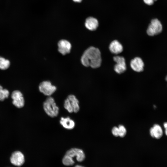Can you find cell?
<instances>
[{"label": "cell", "mask_w": 167, "mask_h": 167, "mask_svg": "<svg viewBox=\"0 0 167 167\" xmlns=\"http://www.w3.org/2000/svg\"><path fill=\"white\" fill-rule=\"evenodd\" d=\"M81 62L86 67L90 66L93 68L99 67L101 63L100 51L98 49L93 46L88 48L83 54Z\"/></svg>", "instance_id": "1"}, {"label": "cell", "mask_w": 167, "mask_h": 167, "mask_svg": "<svg viewBox=\"0 0 167 167\" xmlns=\"http://www.w3.org/2000/svg\"><path fill=\"white\" fill-rule=\"evenodd\" d=\"M43 108L45 113L49 117L54 118L58 116L59 108L55 99L52 96H48L43 102Z\"/></svg>", "instance_id": "2"}, {"label": "cell", "mask_w": 167, "mask_h": 167, "mask_svg": "<svg viewBox=\"0 0 167 167\" xmlns=\"http://www.w3.org/2000/svg\"><path fill=\"white\" fill-rule=\"evenodd\" d=\"M63 106L64 109L70 113H77L80 109L79 99L72 94L68 95L64 100Z\"/></svg>", "instance_id": "3"}, {"label": "cell", "mask_w": 167, "mask_h": 167, "mask_svg": "<svg viewBox=\"0 0 167 167\" xmlns=\"http://www.w3.org/2000/svg\"><path fill=\"white\" fill-rule=\"evenodd\" d=\"M38 88L41 93L47 97L51 96L57 90L56 87L48 81H44L41 83Z\"/></svg>", "instance_id": "4"}, {"label": "cell", "mask_w": 167, "mask_h": 167, "mask_svg": "<svg viewBox=\"0 0 167 167\" xmlns=\"http://www.w3.org/2000/svg\"><path fill=\"white\" fill-rule=\"evenodd\" d=\"M162 30V26L161 22L157 19L152 20L147 29L148 35L153 36L160 33Z\"/></svg>", "instance_id": "5"}, {"label": "cell", "mask_w": 167, "mask_h": 167, "mask_svg": "<svg viewBox=\"0 0 167 167\" xmlns=\"http://www.w3.org/2000/svg\"><path fill=\"white\" fill-rule=\"evenodd\" d=\"M65 154L73 158L75 157L76 160L79 162H82L85 158V155L84 151L78 148H71L67 150Z\"/></svg>", "instance_id": "6"}, {"label": "cell", "mask_w": 167, "mask_h": 167, "mask_svg": "<svg viewBox=\"0 0 167 167\" xmlns=\"http://www.w3.org/2000/svg\"><path fill=\"white\" fill-rule=\"evenodd\" d=\"M13 99V104L18 108L23 107L25 104V101L22 93L20 91L16 90L13 91L11 95Z\"/></svg>", "instance_id": "7"}, {"label": "cell", "mask_w": 167, "mask_h": 167, "mask_svg": "<svg viewBox=\"0 0 167 167\" xmlns=\"http://www.w3.org/2000/svg\"><path fill=\"white\" fill-rule=\"evenodd\" d=\"M113 59L116 63L114 66L115 71L118 74H121L125 72L126 70V65L124 58L116 56L113 57Z\"/></svg>", "instance_id": "8"}, {"label": "cell", "mask_w": 167, "mask_h": 167, "mask_svg": "<svg viewBox=\"0 0 167 167\" xmlns=\"http://www.w3.org/2000/svg\"><path fill=\"white\" fill-rule=\"evenodd\" d=\"M10 160L12 164L17 166H22L25 162L24 155L19 151L14 152L11 156Z\"/></svg>", "instance_id": "9"}, {"label": "cell", "mask_w": 167, "mask_h": 167, "mask_svg": "<svg viewBox=\"0 0 167 167\" xmlns=\"http://www.w3.org/2000/svg\"><path fill=\"white\" fill-rule=\"evenodd\" d=\"M59 122L64 129L68 130L74 129L75 126L74 120L69 116L61 117Z\"/></svg>", "instance_id": "10"}, {"label": "cell", "mask_w": 167, "mask_h": 167, "mask_svg": "<svg viewBox=\"0 0 167 167\" xmlns=\"http://www.w3.org/2000/svg\"><path fill=\"white\" fill-rule=\"evenodd\" d=\"M58 51L63 55L69 53L71 48V43L64 39L60 40L58 43Z\"/></svg>", "instance_id": "11"}, {"label": "cell", "mask_w": 167, "mask_h": 167, "mask_svg": "<svg viewBox=\"0 0 167 167\" xmlns=\"http://www.w3.org/2000/svg\"><path fill=\"white\" fill-rule=\"evenodd\" d=\"M144 64L142 59L139 57H135L132 59L130 62L131 68L137 72L142 71L143 70Z\"/></svg>", "instance_id": "12"}, {"label": "cell", "mask_w": 167, "mask_h": 167, "mask_svg": "<svg viewBox=\"0 0 167 167\" xmlns=\"http://www.w3.org/2000/svg\"><path fill=\"white\" fill-rule=\"evenodd\" d=\"M99 25L97 20L95 18L90 17L86 19L85 25L86 28L89 30L93 31L97 28Z\"/></svg>", "instance_id": "13"}, {"label": "cell", "mask_w": 167, "mask_h": 167, "mask_svg": "<svg viewBox=\"0 0 167 167\" xmlns=\"http://www.w3.org/2000/svg\"><path fill=\"white\" fill-rule=\"evenodd\" d=\"M109 48L110 51L115 54L121 53L123 50L122 45L116 40L113 41L110 43Z\"/></svg>", "instance_id": "14"}, {"label": "cell", "mask_w": 167, "mask_h": 167, "mask_svg": "<svg viewBox=\"0 0 167 167\" xmlns=\"http://www.w3.org/2000/svg\"><path fill=\"white\" fill-rule=\"evenodd\" d=\"M150 134L153 138L159 139L162 136L163 134L162 128L159 125L155 124L150 128Z\"/></svg>", "instance_id": "15"}, {"label": "cell", "mask_w": 167, "mask_h": 167, "mask_svg": "<svg viewBox=\"0 0 167 167\" xmlns=\"http://www.w3.org/2000/svg\"><path fill=\"white\" fill-rule=\"evenodd\" d=\"M10 65V62L9 60L0 56V69L6 70L9 68Z\"/></svg>", "instance_id": "16"}, {"label": "cell", "mask_w": 167, "mask_h": 167, "mask_svg": "<svg viewBox=\"0 0 167 167\" xmlns=\"http://www.w3.org/2000/svg\"><path fill=\"white\" fill-rule=\"evenodd\" d=\"M62 162L64 165L66 166H71L75 163V161L73 158L66 154L62 158Z\"/></svg>", "instance_id": "17"}, {"label": "cell", "mask_w": 167, "mask_h": 167, "mask_svg": "<svg viewBox=\"0 0 167 167\" xmlns=\"http://www.w3.org/2000/svg\"><path fill=\"white\" fill-rule=\"evenodd\" d=\"M9 95V91L6 89H3L2 87L0 85V101H3L7 98Z\"/></svg>", "instance_id": "18"}, {"label": "cell", "mask_w": 167, "mask_h": 167, "mask_svg": "<svg viewBox=\"0 0 167 167\" xmlns=\"http://www.w3.org/2000/svg\"><path fill=\"white\" fill-rule=\"evenodd\" d=\"M119 130V136L122 137L126 135V130L125 126L122 125H120L118 127Z\"/></svg>", "instance_id": "19"}, {"label": "cell", "mask_w": 167, "mask_h": 167, "mask_svg": "<svg viewBox=\"0 0 167 167\" xmlns=\"http://www.w3.org/2000/svg\"><path fill=\"white\" fill-rule=\"evenodd\" d=\"M113 135L115 136H119V130L118 127L114 126L112 130Z\"/></svg>", "instance_id": "20"}, {"label": "cell", "mask_w": 167, "mask_h": 167, "mask_svg": "<svg viewBox=\"0 0 167 167\" xmlns=\"http://www.w3.org/2000/svg\"><path fill=\"white\" fill-rule=\"evenodd\" d=\"M144 2L148 5H151L153 4L156 0H143Z\"/></svg>", "instance_id": "21"}, {"label": "cell", "mask_w": 167, "mask_h": 167, "mask_svg": "<svg viewBox=\"0 0 167 167\" xmlns=\"http://www.w3.org/2000/svg\"><path fill=\"white\" fill-rule=\"evenodd\" d=\"M164 126L165 129V133L167 136V122L164 123Z\"/></svg>", "instance_id": "22"}, {"label": "cell", "mask_w": 167, "mask_h": 167, "mask_svg": "<svg viewBox=\"0 0 167 167\" xmlns=\"http://www.w3.org/2000/svg\"><path fill=\"white\" fill-rule=\"evenodd\" d=\"M74 2H81L82 0H73Z\"/></svg>", "instance_id": "23"}, {"label": "cell", "mask_w": 167, "mask_h": 167, "mask_svg": "<svg viewBox=\"0 0 167 167\" xmlns=\"http://www.w3.org/2000/svg\"><path fill=\"white\" fill-rule=\"evenodd\" d=\"M74 167H85L82 165H76Z\"/></svg>", "instance_id": "24"}, {"label": "cell", "mask_w": 167, "mask_h": 167, "mask_svg": "<svg viewBox=\"0 0 167 167\" xmlns=\"http://www.w3.org/2000/svg\"><path fill=\"white\" fill-rule=\"evenodd\" d=\"M165 80H166L167 81V75L166 76V77H165Z\"/></svg>", "instance_id": "25"}]
</instances>
